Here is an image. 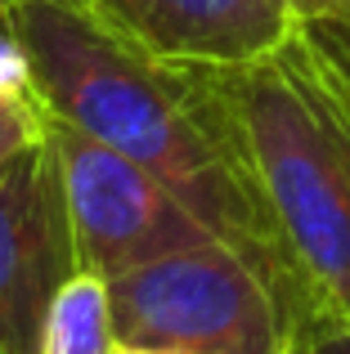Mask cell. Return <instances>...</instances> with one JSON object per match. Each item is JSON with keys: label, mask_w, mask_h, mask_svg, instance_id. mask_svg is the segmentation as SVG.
<instances>
[{"label": "cell", "mask_w": 350, "mask_h": 354, "mask_svg": "<svg viewBox=\"0 0 350 354\" xmlns=\"http://www.w3.org/2000/svg\"><path fill=\"white\" fill-rule=\"evenodd\" d=\"M135 50L180 68H247L292 32L279 0H86Z\"/></svg>", "instance_id": "cell-6"}, {"label": "cell", "mask_w": 350, "mask_h": 354, "mask_svg": "<svg viewBox=\"0 0 350 354\" xmlns=\"http://www.w3.org/2000/svg\"><path fill=\"white\" fill-rule=\"evenodd\" d=\"M301 354H350V328L319 319L301 341Z\"/></svg>", "instance_id": "cell-10"}, {"label": "cell", "mask_w": 350, "mask_h": 354, "mask_svg": "<svg viewBox=\"0 0 350 354\" xmlns=\"http://www.w3.org/2000/svg\"><path fill=\"white\" fill-rule=\"evenodd\" d=\"M310 32H315V41L324 45L328 54H333V63H337V68L346 72V81H350V0H346L342 9H337L333 18H324V23H315Z\"/></svg>", "instance_id": "cell-9"}, {"label": "cell", "mask_w": 350, "mask_h": 354, "mask_svg": "<svg viewBox=\"0 0 350 354\" xmlns=\"http://www.w3.org/2000/svg\"><path fill=\"white\" fill-rule=\"evenodd\" d=\"M18 5H23V0H0V27H5V18H9V14H14V9H18Z\"/></svg>", "instance_id": "cell-12"}, {"label": "cell", "mask_w": 350, "mask_h": 354, "mask_svg": "<svg viewBox=\"0 0 350 354\" xmlns=\"http://www.w3.org/2000/svg\"><path fill=\"white\" fill-rule=\"evenodd\" d=\"M45 108L36 99L32 86H18V90H0V162L14 153H23L27 144L45 135Z\"/></svg>", "instance_id": "cell-8"}, {"label": "cell", "mask_w": 350, "mask_h": 354, "mask_svg": "<svg viewBox=\"0 0 350 354\" xmlns=\"http://www.w3.org/2000/svg\"><path fill=\"white\" fill-rule=\"evenodd\" d=\"M113 310H108V283L95 274L68 278L50 305L41 332V354H117Z\"/></svg>", "instance_id": "cell-7"}, {"label": "cell", "mask_w": 350, "mask_h": 354, "mask_svg": "<svg viewBox=\"0 0 350 354\" xmlns=\"http://www.w3.org/2000/svg\"><path fill=\"white\" fill-rule=\"evenodd\" d=\"M122 350L162 354H301L319 323L283 265L207 238L108 283Z\"/></svg>", "instance_id": "cell-3"}, {"label": "cell", "mask_w": 350, "mask_h": 354, "mask_svg": "<svg viewBox=\"0 0 350 354\" xmlns=\"http://www.w3.org/2000/svg\"><path fill=\"white\" fill-rule=\"evenodd\" d=\"M342 5H346V0H283V9H288V18H292L297 27L324 23V18H333Z\"/></svg>", "instance_id": "cell-11"}, {"label": "cell", "mask_w": 350, "mask_h": 354, "mask_svg": "<svg viewBox=\"0 0 350 354\" xmlns=\"http://www.w3.org/2000/svg\"><path fill=\"white\" fill-rule=\"evenodd\" d=\"M274 247L319 319L350 328V81L310 27L211 68Z\"/></svg>", "instance_id": "cell-2"}, {"label": "cell", "mask_w": 350, "mask_h": 354, "mask_svg": "<svg viewBox=\"0 0 350 354\" xmlns=\"http://www.w3.org/2000/svg\"><path fill=\"white\" fill-rule=\"evenodd\" d=\"M50 117V113H45ZM54 153H59L63 198H68L77 269L113 283L135 265H149L193 242L220 238L207 220H198L180 198L144 171L140 162L122 157L117 148L81 135L77 126L45 121Z\"/></svg>", "instance_id": "cell-4"}, {"label": "cell", "mask_w": 350, "mask_h": 354, "mask_svg": "<svg viewBox=\"0 0 350 354\" xmlns=\"http://www.w3.org/2000/svg\"><path fill=\"white\" fill-rule=\"evenodd\" d=\"M77 274L59 153L41 135L0 162V354H41L50 305Z\"/></svg>", "instance_id": "cell-5"}, {"label": "cell", "mask_w": 350, "mask_h": 354, "mask_svg": "<svg viewBox=\"0 0 350 354\" xmlns=\"http://www.w3.org/2000/svg\"><path fill=\"white\" fill-rule=\"evenodd\" d=\"M117 354H162V350H117Z\"/></svg>", "instance_id": "cell-13"}, {"label": "cell", "mask_w": 350, "mask_h": 354, "mask_svg": "<svg viewBox=\"0 0 350 354\" xmlns=\"http://www.w3.org/2000/svg\"><path fill=\"white\" fill-rule=\"evenodd\" d=\"M279 5H283V0H279Z\"/></svg>", "instance_id": "cell-14"}, {"label": "cell", "mask_w": 350, "mask_h": 354, "mask_svg": "<svg viewBox=\"0 0 350 354\" xmlns=\"http://www.w3.org/2000/svg\"><path fill=\"white\" fill-rule=\"evenodd\" d=\"M0 32L18 45L27 81L54 121L153 171L225 242L283 265L211 68L135 50L86 0H23Z\"/></svg>", "instance_id": "cell-1"}]
</instances>
